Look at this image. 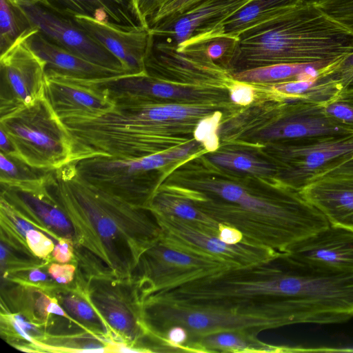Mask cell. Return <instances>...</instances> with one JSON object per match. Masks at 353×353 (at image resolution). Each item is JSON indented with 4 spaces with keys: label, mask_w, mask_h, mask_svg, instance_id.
I'll return each mask as SVG.
<instances>
[{
    "label": "cell",
    "mask_w": 353,
    "mask_h": 353,
    "mask_svg": "<svg viewBox=\"0 0 353 353\" xmlns=\"http://www.w3.org/2000/svg\"><path fill=\"white\" fill-rule=\"evenodd\" d=\"M170 120H183L190 117L201 114L203 110L199 108L177 104H163Z\"/></svg>",
    "instance_id": "cell-36"
},
{
    "label": "cell",
    "mask_w": 353,
    "mask_h": 353,
    "mask_svg": "<svg viewBox=\"0 0 353 353\" xmlns=\"http://www.w3.org/2000/svg\"><path fill=\"white\" fill-rule=\"evenodd\" d=\"M26 240L32 254L41 259L47 257L54 248L52 239L35 228L26 233Z\"/></svg>",
    "instance_id": "cell-33"
},
{
    "label": "cell",
    "mask_w": 353,
    "mask_h": 353,
    "mask_svg": "<svg viewBox=\"0 0 353 353\" xmlns=\"http://www.w3.org/2000/svg\"><path fill=\"white\" fill-rule=\"evenodd\" d=\"M231 268L219 260L171 246L161 239L141 256L134 271L142 301L159 292Z\"/></svg>",
    "instance_id": "cell-7"
},
{
    "label": "cell",
    "mask_w": 353,
    "mask_h": 353,
    "mask_svg": "<svg viewBox=\"0 0 353 353\" xmlns=\"http://www.w3.org/2000/svg\"><path fill=\"white\" fill-rule=\"evenodd\" d=\"M200 0H170L161 6L148 21V28L165 19L177 16L192 8Z\"/></svg>",
    "instance_id": "cell-32"
},
{
    "label": "cell",
    "mask_w": 353,
    "mask_h": 353,
    "mask_svg": "<svg viewBox=\"0 0 353 353\" xmlns=\"http://www.w3.org/2000/svg\"><path fill=\"white\" fill-rule=\"evenodd\" d=\"M76 267L73 264L51 263L48 269L50 276L60 284L67 285L71 283L74 277Z\"/></svg>",
    "instance_id": "cell-34"
},
{
    "label": "cell",
    "mask_w": 353,
    "mask_h": 353,
    "mask_svg": "<svg viewBox=\"0 0 353 353\" xmlns=\"http://www.w3.org/2000/svg\"><path fill=\"white\" fill-rule=\"evenodd\" d=\"M149 209L154 214L173 216L190 222L205 232L219 236L221 224L199 210L190 199L155 192Z\"/></svg>",
    "instance_id": "cell-23"
},
{
    "label": "cell",
    "mask_w": 353,
    "mask_h": 353,
    "mask_svg": "<svg viewBox=\"0 0 353 353\" xmlns=\"http://www.w3.org/2000/svg\"><path fill=\"white\" fill-rule=\"evenodd\" d=\"M40 3L65 17H88L127 31L145 28L134 0H41Z\"/></svg>",
    "instance_id": "cell-17"
},
{
    "label": "cell",
    "mask_w": 353,
    "mask_h": 353,
    "mask_svg": "<svg viewBox=\"0 0 353 353\" xmlns=\"http://www.w3.org/2000/svg\"><path fill=\"white\" fill-rule=\"evenodd\" d=\"M0 130L32 167L54 170L72 161L70 134L46 97L0 117Z\"/></svg>",
    "instance_id": "cell-4"
},
{
    "label": "cell",
    "mask_w": 353,
    "mask_h": 353,
    "mask_svg": "<svg viewBox=\"0 0 353 353\" xmlns=\"http://www.w3.org/2000/svg\"><path fill=\"white\" fill-rule=\"evenodd\" d=\"M26 40L30 48L46 62V72L87 80L128 74L94 63L64 50L47 39L35 28L28 32Z\"/></svg>",
    "instance_id": "cell-19"
},
{
    "label": "cell",
    "mask_w": 353,
    "mask_h": 353,
    "mask_svg": "<svg viewBox=\"0 0 353 353\" xmlns=\"http://www.w3.org/2000/svg\"><path fill=\"white\" fill-rule=\"evenodd\" d=\"M320 67L326 74H331L325 65L319 63H279L243 70L234 74V78L241 82H272L296 80L310 66Z\"/></svg>",
    "instance_id": "cell-25"
},
{
    "label": "cell",
    "mask_w": 353,
    "mask_h": 353,
    "mask_svg": "<svg viewBox=\"0 0 353 353\" xmlns=\"http://www.w3.org/2000/svg\"><path fill=\"white\" fill-rule=\"evenodd\" d=\"M137 9L146 28L148 21L159 9L161 0H134Z\"/></svg>",
    "instance_id": "cell-37"
},
{
    "label": "cell",
    "mask_w": 353,
    "mask_h": 353,
    "mask_svg": "<svg viewBox=\"0 0 353 353\" xmlns=\"http://www.w3.org/2000/svg\"><path fill=\"white\" fill-rule=\"evenodd\" d=\"M323 107L329 118L353 134V88H342Z\"/></svg>",
    "instance_id": "cell-28"
},
{
    "label": "cell",
    "mask_w": 353,
    "mask_h": 353,
    "mask_svg": "<svg viewBox=\"0 0 353 353\" xmlns=\"http://www.w3.org/2000/svg\"><path fill=\"white\" fill-rule=\"evenodd\" d=\"M162 235L161 239L174 248L210 257L231 268H243L267 261L279 252L245 241L228 243L194 224L173 217L154 214Z\"/></svg>",
    "instance_id": "cell-8"
},
{
    "label": "cell",
    "mask_w": 353,
    "mask_h": 353,
    "mask_svg": "<svg viewBox=\"0 0 353 353\" xmlns=\"http://www.w3.org/2000/svg\"><path fill=\"white\" fill-rule=\"evenodd\" d=\"M252 0H200L187 11L148 30L156 37L179 45L194 37L223 27V23Z\"/></svg>",
    "instance_id": "cell-15"
},
{
    "label": "cell",
    "mask_w": 353,
    "mask_h": 353,
    "mask_svg": "<svg viewBox=\"0 0 353 353\" xmlns=\"http://www.w3.org/2000/svg\"><path fill=\"white\" fill-rule=\"evenodd\" d=\"M305 0H252L223 24L225 34L239 37L246 30L290 11Z\"/></svg>",
    "instance_id": "cell-22"
},
{
    "label": "cell",
    "mask_w": 353,
    "mask_h": 353,
    "mask_svg": "<svg viewBox=\"0 0 353 353\" xmlns=\"http://www.w3.org/2000/svg\"><path fill=\"white\" fill-rule=\"evenodd\" d=\"M54 260L59 263H67L74 258V245L71 238L61 237L52 252Z\"/></svg>",
    "instance_id": "cell-35"
},
{
    "label": "cell",
    "mask_w": 353,
    "mask_h": 353,
    "mask_svg": "<svg viewBox=\"0 0 353 353\" xmlns=\"http://www.w3.org/2000/svg\"><path fill=\"white\" fill-rule=\"evenodd\" d=\"M353 69V54L345 59L339 68L332 74H341Z\"/></svg>",
    "instance_id": "cell-42"
},
{
    "label": "cell",
    "mask_w": 353,
    "mask_h": 353,
    "mask_svg": "<svg viewBox=\"0 0 353 353\" xmlns=\"http://www.w3.org/2000/svg\"><path fill=\"white\" fill-rule=\"evenodd\" d=\"M171 153L135 159L98 156L72 163L79 175L98 188L133 205L149 208L155 194L152 174L174 161Z\"/></svg>",
    "instance_id": "cell-6"
},
{
    "label": "cell",
    "mask_w": 353,
    "mask_h": 353,
    "mask_svg": "<svg viewBox=\"0 0 353 353\" xmlns=\"http://www.w3.org/2000/svg\"><path fill=\"white\" fill-rule=\"evenodd\" d=\"M220 117V114L216 112L203 119L198 123L194 131L196 141L201 142L209 151H214L219 146L217 129Z\"/></svg>",
    "instance_id": "cell-31"
},
{
    "label": "cell",
    "mask_w": 353,
    "mask_h": 353,
    "mask_svg": "<svg viewBox=\"0 0 353 353\" xmlns=\"http://www.w3.org/2000/svg\"><path fill=\"white\" fill-rule=\"evenodd\" d=\"M210 159L213 163L230 169L254 173H268L271 171L266 163L244 153H218L211 155Z\"/></svg>",
    "instance_id": "cell-30"
},
{
    "label": "cell",
    "mask_w": 353,
    "mask_h": 353,
    "mask_svg": "<svg viewBox=\"0 0 353 353\" xmlns=\"http://www.w3.org/2000/svg\"><path fill=\"white\" fill-rule=\"evenodd\" d=\"M0 182L3 185H17L43 180L53 170L39 169L17 157L0 152Z\"/></svg>",
    "instance_id": "cell-27"
},
{
    "label": "cell",
    "mask_w": 353,
    "mask_h": 353,
    "mask_svg": "<svg viewBox=\"0 0 353 353\" xmlns=\"http://www.w3.org/2000/svg\"><path fill=\"white\" fill-rule=\"evenodd\" d=\"M81 286L89 303L107 326L114 343L148 352L142 318V299L134 278L87 276Z\"/></svg>",
    "instance_id": "cell-5"
},
{
    "label": "cell",
    "mask_w": 353,
    "mask_h": 353,
    "mask_svg": "<svg viewBox=\"0 0 353 353\" xmlns=\"http://www.w3.org/2000/svg\"><path fill=\"white\" fill-rule=\"evenodd\" d=\"M30 30L1 54L0 117L45 97L46 63L27 43Z\"/></svg>",
    "instance_id": "cell-9"
},
{
    "label": "cell",
    "mask_w": 353,
    "mask_h": 353,
    "mask_svg": "<svg viewBox=\"0 0 353 353\" xmlns=\"http://www.w3.org/2000/svg\"><path fill=\"white\" fill-rule=\"evenodd\" d=\"M293 105L290 114L266 129L270 139H294L352 134L329 118L323 104L287 99Z\"/></svg>",
    "instance_id": "cell-18"
},
{
    "label": "cell",
    "mask_w": 353,
    "mask_h": 353,
    "mask_svg": "<svg viewBox=\"0 0 353 353\" xmlns=\"http://www.w3.org/2000/svg\"><path fill=\"white\" fill-rule=\"evenodd\" d=\"M250 330H227L190 339L183 348L186 352H279L287 347L266 343Z\"/></svg>",
    "instance_id": "cell-21"
},
{
    "label": "cell",
    "mask_w": 353,
    "mask_h": 353,
    "mask_svg": "<svg viewBox=\"0 0 353 353\" xmlns=\"http://www.w3.org/2000/svg\"><path fill=\"white\" fill-rule=\"evenodd\" d=\"M47 185L72 225L85 276L132 278L142 254L161 238L153 212L88 182L72 162L54 170Z\"/></svg>",
    "instance_id": "cell-1"
},
{
    "label": "cell",
    "mask_w": 353,
    "mask_h": 353,
    "mask_svg": "<svg viewBox=\"0 0 353 353\" xmlns=\"http://www.w3.org/2000/svg\"><path fill=\"white\" fill-rule=\"evenodd\" d=\"M21 9L32 26L59 47L94 63L128 73L121 62L73 18L61 15L41 3Z\"/></svg>",
    "instance_id": "cell-11"
},
{
    "label": "cell",
    "mask_w": 353,
    "mask_h": 353,
    "mask_svg": "<svg viewBox=\"0 0 353 353\" xmlns=\"http://www.w3.org/2000/svg\"><path fill=\"white\" fill-rule=\"evenodd\" d=\"M353 54V35L312 3L239 35L235 59L245 69L279 63H319L334 73Z\"/></svg>",
    "instance_id": "cell-3"
},
{
    "label": "cell",
    "mask_w": 353,
    "mask_h": 353,
    "mask_svg": "<svg viewBox=\"0 0 353 353\" xmlns=\"http://www.w3.org/2000/svg\"><path fill=\"white\" fill-rule=\"evenodd\" d=\"M312 3L353 35V0H316Z\"/></svg>",
    "instance_id": "cell-29"
},
{
    "label": "cell",
    "mask_w": 353,
    "mask_h": 353,
    "mask_svg": "<svg viewBox=\"0 0 353 353\" xmlns=\"http://www.w3.org/2000/svg\"><path fill=\"white\" fill-rule=\"evenodd\" d=\"M300 192L330 224L353 230V179H318Z\"/></svg>",
    "instance_id": "cell-20"
},
{
    "label": "cell",
    "mask_w": 353,
    "mask_h": 353,
    "mask_svg": "<svg viewBox=\"0 0 353 353\" xmlns=\"http://www.w3.org/2000/svg\"><path fill=\"white\" fill-rule=\"evenodd\" d=\"M54 289L57 294L53 297L63 305L70 320H76L87 332L112 341L107 326L89 303L81 286L74 290Z\"/></svg>",
    "instance_id": "cell-24"
},
{
    "label": "cell",
    "mask_w": 353,
    "mask_h": 353,
    "mask_svg": "<svg viewBox=\"0 0 353 353\" xmlns=\"http://www.w3.org/2000/svg\"><path fill=\"white\" fill-rule=\"evenodd\" d=\"M200 189L214 199H192L217 223L239 230L243 240L285 252L300 239L329 225L323 214L300 191L261 195L230 182L211 181Z\"/></svg>",
    "instance_id": "cell-2"
},
{
    "label": "cell",
    "mask_w": 353,
    "mask_h": 353,
    "mask_svg": "<svg viewBox=\"0 0 353 353\" xmlns=\"http://www.w3.org/2000/svg\"><path fill=\"white\" fill-rule=\"evenodd\" d=\"M45 89V97L61 120L95 118L115 105L95 80L46 72Z\"/></svg>",
    "instance_id": "cell-13"
},
{
    "label": "cell",
    "mask_w": 353,
    "mask_h": 353,
    "mask_svg": "<svg viewBox=\"0 0 353 353\" xmlns=\"http://www.w3.org/2000/svg\"><path fill=\"white\" fill-rule=\"evenodd\" d=\"M24 274H22L21 277H24L28 280L33 285H40V283L49 281L48 276L39 269L33 268L30 270H26Z\"/></svg>",
    "instance_id": "cell-40"
},
{
    "label": "cell",
    "mask_w": 353,
    "mask_h": 353,
    "mask_svg": "<svg viewBox=\"0 0 353 353\" xmlns=\"http://www.w3.org/2000/svg\"><path fill=\"white\" fill-rule=\"evenodd\" d=\"M12 5L19 7H26L40 3L41 0H8Z\"/></svg>",
    "instance_id": "cell-43"
},
{
    "label": "cell",
    "mask_w": 353,
    "mask_h": 353,
    "mask_svg": "<svg viewBox=\"0 0 353 353\" xmlns=\"http://www.w3.org/2000/svg\"><path fill=\"white\" fill-rule=\"evenodd\" d=\"M282 153L291 181L301 191L314 179L341 160L353 156V134L292 139Z\"/></svg>",
    "instance_id": "cell-10"
},
{
    "label": "cell",
    "mask_w": 353,
    "mask_h": 353,
    "mask_svg": "<svg viewBox=\"0 0 353 353\" xmlns=\"http://www.w3.org/2000/svg\"><path fill=\"white\" fill-rule=\"evenodd\" d=\"M218 237L223 241L231 244L243 241V236L239 230L231 226L223 224H221Z\"/></svg>",
    "instance_id": "cell-39"
},
{
    "label": "cell",
    "mask_w": 353,
    "mask_h": 353,
    "mask_svg": "<svg viewBox=\"0 0 353 353\" xmlns=\"http://www.w3.org/2000/svg\"><path fill=\"white\" fill-rule=\"evenodd\" d=\"M73 19L112 53L126 72H147L145 59L152 39L148 28L127 31L88 17L76 16Z\"/></svg>",
    "instance_id": "cell-16"
},
{
    "label": "cell",
    "mask_w": 353,
    "mask_h": 353,
    "mask_svg": "<svg viewBox=\"0 0 353 353\" xmlns=\"http://www.w3.org/2000/svg\"><path fill=\"white\" fill-rule=\"evenodd\" d=\"M1 54L33 27L21 8L8 0H0Z\"/></svg>",
    "instance_id": "cell-26"
},
{
    "label": "cell",
    "mask_w": 353,
    "mask_h": 353,
    "mask_svg": "<svg viewBox=\"0 0 353 353\" xmlns=\"http://www.w3.org/2000/svg\"><path fill=\"white\" fill-rule=\"evenodd\" d=\"M285 253L315 268L353 272V230L330 224L296 241Z\"/></svg>",
    "instance_id": "cell-14"
},
{
    "label": "cell",
    "mask_w": 353,
    "mask_h": 353,
    "mask_svg": "<svg viewBox=\"0 0 353 353\" xmlns=\"http://www.w3.org/2000/svg\"><path fill=\"white\" fill-rule=\"evenodd\" d=\"M50 176L28 183L1 184V198L34 228H39L57 241L61 237L73 239L72 225L48 187Z\"/></svg>",
    "instance_id": "cell-12"
},
{
    "label": "cell",
    "mask_w": 353,
    "mask_h": 353,
    "mask_svg": "<svg viewBox=\"0 0 353 353\" xmlns=\"http://www.w3.org/2000/svg\"><path fill=\"white\" fill-rule=\"evenodd\" d=\"M341 82L342 88H353V69L341 74H332Z\"/></svg>",
    "instance_id": "cell-41"
},
{
    "label": "cell",
    "mask_w": 353,
    "mask_h": 353,
    "mask_svg": "<svg viewBox=\"0 0 353 353\" xmlns=\"http://www.w3.org/2000/svg\"><path fill=\"white\" fill-rule=\"evenodd\" d=\"M230 98L235 103L249 104L254 99V90L250 85L243 83L237 84L231 90Z\"/></svg>",
    "instance_id": "cell-38"
}]
</instances>
